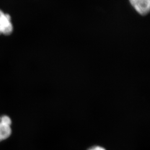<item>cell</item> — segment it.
<instances>
[{
    "mask_svg": "<svg viewBox=\"0 0 150 150\" xmlns=\"http://www.w3.org/2000/svg\"><path fill=\"white\" fill-rule=\"evenodd\" d=\"M13 29L11 16L0 10V35H10Z\"/></svg>",
    "mask_w": 150,
    "mask_h": 150,
    "instance_id": "1",
    "label": "cell"
},
{
    "mask_svg": "<svg viewBox=\"0 0 150 150\" xmlns=\"http://www.w3.org/2000/svg\"><path fill=\"white\" fill-rule=\"evenodd\" d=\"M12 121L8 116L0 117V142L7 139L12 134Z\"/></svg>",
    "mask_w": 150,
    "mask_h": 150,
    "instance_id": "2",
    "label": "cell"
},
{
    "mask_svg": "<svg viewBox=\"0 0 150 150\" xmlns=\"http://www.w3.org/2000/svg\"><path fill=\"white\" fill-rule=\"evenodd\" d=\"M129 3L139 15H147L150 10V0H129Z\"/></svg>",
    "mask_w": 150,
    "mask_h": 150,
    "instance_id": "3",
    "label": "cell"
},
{
    "mask_svg": "<svg viewBox=\"0 0 150 150\" xmlns=\"http://www.w3.org/2000/svg\"><path fill=\"white\" fill-rule=\"evenodd\" d=\"M87 150H106V149L101 146L96 145L90 147Z\"/></svg>",
    "mask_w": 150,
    "mask_h": 150,
    "instance_id": "4",
    "label": "cell"
}]
</instances>
